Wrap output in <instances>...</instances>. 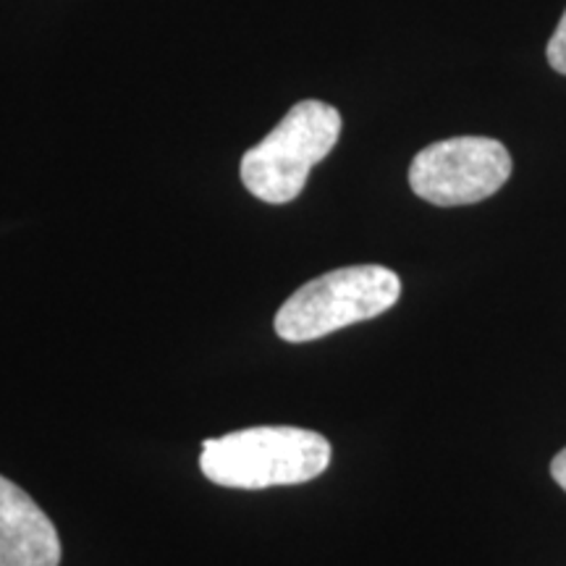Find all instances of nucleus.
Returning a JSON list of instances; mask_svg holds the SVG:
<instances>
[{
  "label": "nucleus",
  "mask_w": 566,
  "mask_h": 566,
  "mask_svg": "<svg viewBox=\"0 0 566 566\" xmlns=\"http://www.w3.org/2000/svg\"><path fill=\"white\" fill-rule=\"evenodd\" d=\"M328 438L292 424L247 428L202 443L200 467L210 483L242 491L300 485L328 470Z\"/></svg>",
  "instance_id": "obj_1"
},
{
  "label": "nucleus",
  "mask_w": 566,
  "mask_h": 566,
  "mask_svg": "<svg viewBox=\"0 0 566 566\" xmlns=\"http://www.w3.org/2000/svg\"><path fill=\"white\" fill-rule=\"evenodd\" d=\"M401 296V281L391 268H338L304 283L275 313V334L289 344L323 338L346 325L373 321Z\"/></svg>",
  "instance_id": "obj_2"
},
{
  "label": "nucleus",
  "mask_w": 566,
  "mask_h": 566,
  "mask_svg": "<svg viewBox=\"0 0 566 566\" xmlns=\"http://www.w3.org/2000/svg\"><path fill=\"white\" fill-rule=\"evenodd\" d=\"M342 134V113L321 101L296 103L268 137L244 153V187L258 200L286 205L302 195L310 171L325 160Z\"/></svg>",
  "instance_id": "obj_3"
},
{
  "label": "nucleus",
  "mask_w": 566,
  "mask_h": 566,
  "mask_svg": "<svg viewBox=\"0 0 566 566\" xmlns=\"http://www.w3.org/2000/svg\"><path fill=\"white\" fill-rule=\"evenodd\" d=\"M512 176V155L499 139L451 137L428 145L409 166V187L438 208L475 205Z\"/></svg>",
  "instance_id": "obj_4"
},
{
  "label": "nucleus",
  "mask_w": 566,
  "mask_h": 566,
  "mask_svg": "<svg viewBox=\"0 0 566 566\" xmlns=\"http://www.w3.org/2000/svg\"><path fill=\"white\" fill-rule=\"evenodd\" d=\"M59 530L32 495L0 475V566H59Z\"/></svg>",
  "instance_id": "obj_5"
},
{
  "label": "nucleus",
  "mask_w": 566,
  "mask_h": 566,
  "mask_svg": "<svg viewBox=\"0 0 566 566\" xmlns=\"http://www.w3.org/2000/svg\"><path fill=\"white\" fill-rule=\"evenodd\" d=\"M548 63H551V69L566 76V11H564L562 21H558L554 38H551V42H548Z\"/></svg>",
  "instance_id": "obj_6"
},
{
  "label": "nucleus",
  "mask_w": 566,
  "mask_h": 566,
  "mask_svg": "<svg viewBox=\"0 0 566 566\" xmlns=\"http://www.w3.org/2000/svg\"><path fill=\"white\" fill-rule=\"evenodd\" d=\"M551 478H554L566 493V449L558 451V454L554 457V462H551Z\"/></svg>",
  "instance_id": "obj_7"
}]
</instances>
